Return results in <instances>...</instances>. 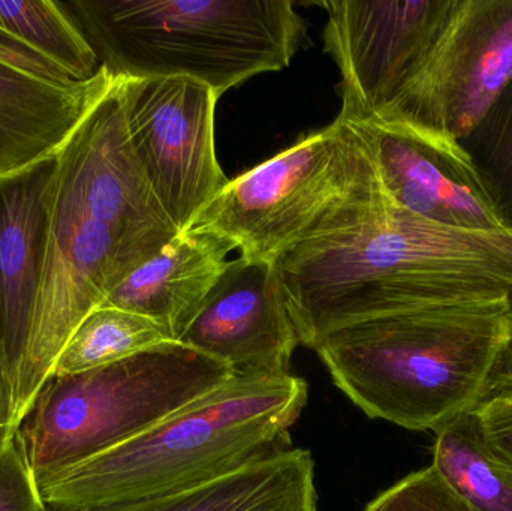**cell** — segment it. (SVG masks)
<instances>
[{
	"label": "cell",
	"mask_w": 512,
	"mask_h": 511,
	"mask_svg": "<svg viewBox=\"0 0 512 511\" xmlns=\"http://www.w3.org/2000/svg\"><path fill=\"white\" fill-rule=\"evenodd\" d=\"M116 77L57 84L0 62V179L54 158Z\"/></svg>",
	"instance_id": "obj_12"
},
{
	"label": "cell",
	"mask_w": 512,
	"mask_h": 511,
	"mask_svg": "<svg viewBox=\"0 0 512 511\" xmlns=\"http://www.w3.org/2000/svg\"><path fill=\"white\" fill-rule=\"evenodd\" d=\"M113 77L191 78L221 98L288 68L307 42L291 0H66Z\"/></svg>",
	"instance_id": "obj_3"
},
{
	"label": "cell",
	"mask_w": 512,
	"mask_h": 511,
	"mask_svg": "<svg viewBox=\"0 0 512 511\" xmlns=\"http://www.w3.org/2000/svg\"><path fill=\"white\" fill-rule=\"evenodd\" d=\"M129 140L167 218L185 233L230 179L215 147L219 96L191 78H122Z\"/></svg>",
	"instance_id": "obj_7"
},
{
	"label": "cell",
	"mask_w": 512,
	"mask_h": 511,
	"mask_svg": "<svg viewBox=\"0 0 512 511\" xmlns=\"http://www.w3.org/2000/svg\"><path fill=\"white\" fill-rule=\"evenodd\" d=\"M495 402L512 404V338L510 344L499 356L496 365L493 366L477 405L495 404Z\"/></svg>",
	"instance_id": "obj_22"
},
{
	"label": "cell",
	"mask_w": 512,
	"mask_h": 511,
	"mask_svg": "<svg viewBox=\"0 0 512 511\" xmlns=\"http://www.w3.org/2000/svg\"><path fill=\"white\" fill-rule=\"evenodd\" d=\"M512 338L508 299L415 306L343 327L313 350L367 414L433 431L474 410Z\"/></svg>",
	"instance_id": "obj_2"
},
{
	"label": "cell",
	"mask_w": 512,
	"mask_h": 511,
	"mask_svg": "<svg viewBox=\"0 0 512 511\" xmlns=\"http://www.w3.org/2000/svg\"><path fill=\"white\" fill-rule=\"evenodd\" d=\"M168 341L170 335L156 321L126 309L99 306L69 336L51 375L104 368Z\"/></svg>",
	"instance_id": "obj_16"
},
{
	"label": "cell",
	"mask_w": 512,
	"mask_h": 511,
	"mask_svg": "<svg viewBox=\"0 0 512 511\" xmlns=\"http://www.w3.org/2000/svg\"><path fill=\"white\" fill-rule=\"evenodd\" d=\"M325 51L342 74L340 119L370 122L435 38L451 0H327Z\"/></svg>",
	"instance_id": "obj_8"
},
{
	"label": "cell",
	"mask_w": 512,
	"mask_h": 511,
	"mask_svg": "<svg viewBox=\"0 0 512 511\" xmlns=\"http://www.w3.org/2000/svg\"><path fill=\"white\" fill-rule=\"evenodd\" d=\"M474 410L480 417L487 443L512 465V404L495 402L477 405Z\"/></svg>",
	"instance_id": "obj_21"
},
{
	"label": "cell",
	"mask_w": 512,
	"mask_h": 511,
	"mask_svg": "<svg viewBox=\"0 0 512 511\" xmlns=\"http://www.w3.org/2000/svg\"><path fill=\"white\" fill-rule=\"evenodd\" d=\"M364 511H474L433 465L379 494Z\"/></svg>",
	"instance_id": "obj_19"
},
{
	"label": "cell",
	"mask_w": 512,
	"mask_h": 511,
	"mask_svg": "<svg viewBox=\"0 0 512 511\" xmlns=\"http://www.w3.org/2000/svg\"><path fill=\"white\" fill-rule=\"evenodd\" d=\"M48 511V510H47Z\"/></svg>",
	"instance_id": "obj_24"
},
{
	"label": "cell",
	"mask_w": 512,
	"mask_h": 511,
	"mask_svg": "<svg viewBox=\"0 0 512 511\" xmlns=\"http://www.w3.org/2000/svg\"><path fill=\"white\" fill-rule=\"evenodd\" d=\"M459 143L505 230H512V81L484 119Z\"/></svg>",
	"instance_id": "obj_18"
},
{
	"label": "cell",
	"mask_w": 512,
	"mask_h": 511,
	"mask_svg": "<svg viewBox=\"0 0 512 511\" xmlns=\"http://www.w3.org/2000/svg\"><path fill=\"white\" fill-rule=\"evenodd\" d=\"M0 33L47 57L71 80H90L101 68L95 51L60 2H0Z\"/></svg>",
	"instance_id": "obj_17"
},
{
	"label": "cell",
	"mask_w": 512,
	"mask_h": 511,
	"mask_svg": "<svg viewBox=\"0 0 512 511\" xmlns=\"http://www.w3.org/2000/svg\"><path fill=\"white\" fill-rule=\"evenodd\" d=\"M0 511H47L18 434L0 453Z\"/></svg>",
	"instance_id": "obj_20"
},
{
	"label": "cell",
	"mask_w": 512,
	"mask_h": 511,
	"mask_svg": "<svg viewBox=\"0 0 512 511\" xmlns=\"http://www.w3.org/2000/svg\"><path fill=\"white\" fill-rule=\"evenodd\" d=\"M56 156L0 179V357L17 383L47 252Z\"/></svg>",
	"instance_id": "obj_11"
},
{
	"label": "cell",
	"mask_w": 512,
	"mask_h": 511,
	"mask_svg": "<svg viewBox=\"0 0 512 511\" xmlns=\"http://www.w3.org/2000/svg\"><path fill=\"white\" fill-rule=\"evenodd\" d=\"M385 203L366 138L337 117L230 180L189 230L219 234L246 260L276 264L369 221Z\"/></svg>",
	"instance_id": "obj_4"
},
{
	"label": "cell",
	"mask_w": 512,
	"mask_h": 511,
	"mask_svg": "<svg viewBox=\"0 0 512 511\" xmlns=\"http://www.w3.org/2000/svg\"><path fill=\"white\" fill-rule=\"evenodd\" d=\"M110 511H319L315 462L289 447L194 491Z\"/></svg>",
	"instance_id": "obj_14"
},
{
	"label": "cell",
	"mask_w": 512,
	"mask_h": 511,
	"mask_svg": "<svg viewBox=\"0 0 512 511\" xmlns=\"http://www.w3.org/2000/svg\"><path fill=\"white\" fill-rule=\"evenodd\" d=\"M17 434L14 378L0 357V453L14 441Z\"/></svg>",
	"instance_id": "obj_23"
},
{
	"label": "cell",
	"mask_w": 512,
	"mask_h": 511,
	"mask_svg": "<svg viewBox=\"0 0 512 511\" xmlns=\"http://www.w3.org/2000/svg\"><path fill=\"white\" fill-rule=\"evenodd\" d=\"M234 375L176 341L104 368L51 375L18 429L36 485L143 434Z\"/></svg>",
	"instance_id": "obj_5"
},
{
	"label": "cell",
	"mask_w": 512,
	"mask_h": 511,
	"mask_svg": "<svg viewBox=\"0 0 512 511\" xmlns=\"http://www.w3.org/2000/svg\"><path fill=\"white\" fill-rule=\"evenodd\" d=\"M433 467L474 511H512V465L487 443L477 411L436 432Z\"/></svg>",
	"instance_id": "obj_15"
},
{
	"label": "cell",
	"mask_w": 512,
	"mask_h": 511,
	"mask_svg": "<svg viewBox=\"0 0 512 511\" xmlns=\"http://www.w3.org/2000/svg\"><path fill=\"white\" fill-rule=\"evenodd\" d=\"M307 395L291 372L236 374L143 434L45 480L39 494L50 511H110L194 491L289 449Z\"/></svg>",
	"instance_id": "obj_1"
},
{
	"label": "cell",
	"mask_w": 512,
	"mask_h": 511,
	"mask_svg": "<svg viewBox=\"0 0 512 511\" xmlns=\"http://www.w3.org/2000/svg\"><path fill=\"white\" fill-rule=\"evenodd\" d=\"M234 245L210 231L180 233L153 257L129 270L102 306L144 315L179 341L228 267Z\"/></svg>",
	"instance_id": "obj_13"
},
{
	"label": "cell",
	"mask_w": 512,
	"mask_h": 511,
	"mask_svg": "<svg viewBox=\"0 0 512 511\" xmlns=\"http://www.w3.org/2000/svg\"><path fill=\"white\" fill-rule=\"evenodd\" d=\"M366 138L385 197L435 224L505 230L460 143L375 123H354Z\"/></svg>",
	"instance_id": "obj_10"
},
{
	"label": "cell",
	"mask_w": 512,
	"mask_h": 511,
	"mask_svg": "<svg viewBox=\"0 0 512 511\" xmlns=\"http://www.w3.org/2000/svg\"><path fill=\"white\" fill-rule=\"evenodd\" d=\"M177 342L236 374H289L300 338L274 264L230 261Z\"/></svg>",
	"instance_id": "obj_9"
},
{
	"label": "cell",
	"mask_w": 512,
	"mask_h": 511,
	"mask_svg": "<svg viewBox=\"0 0 512 511\" xmlns=\"http://www.w3.org/2000/svg\"><path fill=\"white\" fill-rule=\"evenodd\" d=\"M512 81V0H451L429 48L370 122L459 143Z\"/></svg>",
	"instance_id": "obj_6"
}]
</instances>
